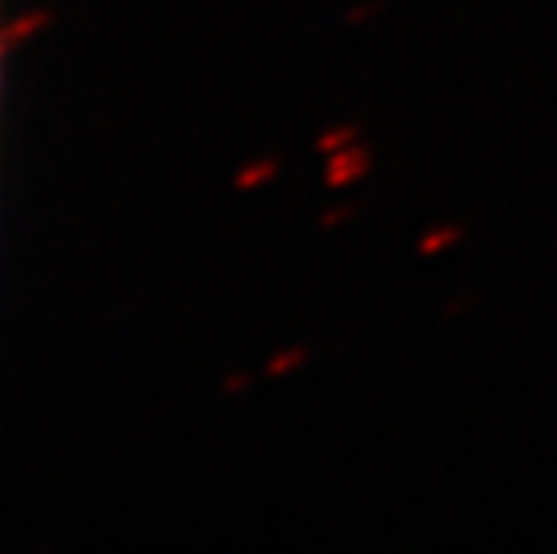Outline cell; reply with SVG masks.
<instances>
[{
	"label": "cell",
	"mask_w": 557,
	"mask_h": 554,
	"mask_svg": "<svg viewBox=\"0 0 557 554\" xmlns=\"http://www.w3.org/2000/svg\"><path fill=\"white\" fill-rule=\"evenodd\" d=\"M377 15V4H360L357 15H346V22H363V19H374Z\"/></svg>",
	"instance_id": "5b68a950"
},
{
	"label": "cell",
	"mask_w": 557,
	"mask_h": 554,
	"mask_svg": "<svg viewBox=\"0 0 557 554\" xmlns=\"http://www.w3.org/2000/svg\"><path fill=\"white\" fill-rule=\"evenodd\" d=\"M367 173H371V148L360 145V140L327 156V187H338L342 192V187L363 181Z\"/></svg>",
	"instance_id": "6da1fadb"
},
{
	"label": "cell",
	"mask_w": 557,
	"mask_h": 554,
	"mask_svg": "<svg viewBox=\"0 0 557 554\" xmlns=\"http://www.w3.org/2000/svg\"><path fill=\"white\" fill-rule=\"evenodd\" d=\"M352 213H357V209H352V206H338L335 213H327V220H324V223H346V220H352Z\"/></svg>",
	"instance_id": "277c9868"
},
{
	"label": "cell",
	"mask_w": 557,
	"mask_h": 554,
	"mask_svg": "<svg viewBox=\"0 0 557 554\" xmlns=\"http://www.w3.org/2000/svg\"><path fill=\"white\" fill-rule=\"evenodd\" d=\"M357 140H360V126L357 123H338V126H331L327 134L317 137V148L324 151V156H331V151H342V148L357 145Z\"/></svg>",
	"instance_id": "3957f363"
},
{
	"label": "cell",
	"mask_w": 557,
	"mask_h": 554,
	"mask_svg": "<svg viewBox=\"0 0 557 554\" xmlns=\"http://www.w3.org/2000/svg\"><path fill=\"white\" fill-rule=\"evenodd\" d=\"M460 242H465V227H460V223H435V227H429L421 234L418 253L421 256H443L449 249H457Z\"/></svg>",
	"instance_id": "7a4b0ae2"
}]
</instances>
